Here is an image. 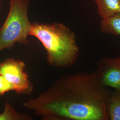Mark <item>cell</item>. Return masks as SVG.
<instances>
[{"label":"cell","mask_w":120,"mask_h":120,"mask_svg":"<svg viewBox=\"0 0 120 120\" xmlns=\"http://www.w3.org/2000/svg\"><path fill=\"white\" fill-rule=\"evenodd\" d=\"M97 5L99 16L101 19L120 14V0H94Z\"/></svg>","instance_id":"6"},{"label":"cell","mask_w":120,"mask_h":120,"mask_svg":"<svg viewBox=\"0 0 120 120\" xmlns=\"http://www.w3.org/2000/svg\"><path fill=\"white\" fill-rule=\"evenodd\" d=\"M31 118V116L26 114L17 111L8 101L5 103L4 111L0 113V120H28Z\"/></svg>","instance_id":"9"},{"label":"cell","mask_w":120,"mask_h":120,"mask_svg":"<svg viewBox=\"0 0 120 120\" xmlns=\"http://www.w3.org/2000/svg\"><path fill=\"white\" fill-rule=\"evenodd\" d=\"M1 2L0 0V12L1 11Z\"/></svg>","instance_id":"11"},{"label":"cell","mask_w":120,"mask_h":120,"mask_svg":"<svg viewBox=\"0 0 120 120\" xmlns=\"http://www.w3.org/2000/svg\"><path fill=\"white\" fill-rule=\"evenodd\" d=\"M24 62L13 58H8L0 62V75L12 86L13 91L18 94H30L34 87L25 71Z\"/></svg>","instance_id":"4"},{"label":"cell","mask_w":120,"mask_h":120,"mask_svg":"<svg viewBox=\"0 0 120 120\" xmlns=\"http://www.w3.org/2000/svg\"><path fill=\"white\" fill-rule=\"evenodd\" d=\"M111 93L95 71L78 72L60 77L23 106L45 120H109L107 104Z\"/></svg>","instance_id":"1"},{"label":"cell","mask_w":120,"mask_h":120,"mask_svg":"<svg viewBox=\"0 0 120 120\" xmlns=\"http://www.w3.org/2000/svg\"><path fill=\"white\" fill-rule=\"evenodd\" d=\"M100 29L103 34L120 36V14L101 19Z\"/></svg>","instance_id":"7"},{"label":"cell","mask_w":120,"mask_h":120,"mask_svg":"<svg viewBox=\"0 0 120 120\" xmlns=\"http://www.w3.org/2000/svg\"><path fill=\"white\" fill-rule=\"evenodd\" d=\"M13 91L12 86L4 77L0 75V98L7 92Z\"/></svg>","instance_id":"10"},{"label":"cell","mask_w":120,"mask_h":120,"mask_svg":"<svg viewBox=\"0 0 120 120\" xmlns=\"http://www.w3.org/2000/svg\"><path fill=\"white\" fill-rule=\"evenodd\" d=\"M95 70L101 84L120 91V56H103L97 62Z\"/></svg>","instance_id":"5"},{"label":"cell","mask_w":120,"mask_h":120,"mask_svg":"<svg viewBox=\"0 0 120 120\" xmlns=\"http://www.w3.org/2000/svg\"><path fill=\"white\" fill-rule=\"evenodd\" d=\"M30 3V0H9V13L0 28V52L16 43H29L32 25L28 16Z\"/></svg>","instance_id":"3"},{"label":"cell","mask_w":120,"mask_h":120,"mask_svg":"<svg viewBox=\"0 0 120 120\" xmlns=\"http://www.w3.org/2000/svg\"><path fill=\"white\" fill-rule=\"evenodd\" d=\"M107 111L109 120H120V91L111 93L108 100Z\"/></svg>","instance_id":"8"},{"label":"cell","mask_w":120,"mask_h":120,"mask_svg":"<svg viewBox=\"0 0 120 120\" xmlns=\"http://www.w3.org/2000/svg\"><path fill=\"white\" fill-rule=\"evenodd\" d=\"M29 36L34 37L42 44L48 62L52 66L67 68L77 62L79 49L76 35L62 23H32Z\"/></svg>","instance_id":"2"}]
</instances>
